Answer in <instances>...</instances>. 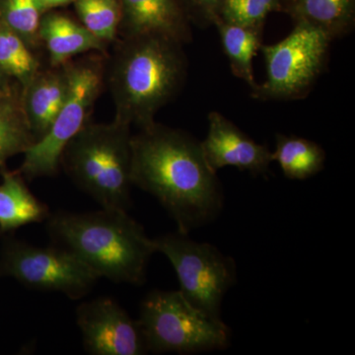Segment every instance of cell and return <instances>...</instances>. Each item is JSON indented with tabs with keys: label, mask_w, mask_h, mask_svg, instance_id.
I'll use <instances>...</instances> for the list:
<instances>
[{
	"label": "cell",
	"mask_w": 355,
	"mask_h": 355,
	"mask_svg": "<svg viewBox=\"0 0 355 355\" xmlns=\"http://www.w3.org/2000/svg\"><path fill=\"white\" fill-rule=\"evenodd\" d=\"M130 178L184 234L211 223L223 210L217 173L207 164L200 141L183 130L154 123L132 135Z\"/></svg>",
	"instance_id": "1"
},
{
	"label": "cell",
	"mask_w": 355,
	"mask_h": 355,
	"mask_svg": "<svg viewBox=\"0 0 355 355\" xmlns=\"http://www.w3.org/2000/svg\"><path fill=\"white\" fill-rule=\"evenodd\" d=\"M46 225L55 245L76 254L100 279L114 284H144L149 261L157 253L144 226L125 210L57 211Z\"/></svg>",
	"instance_id": "2"
},
{
	"label": "cell",
	"mask_w": 355,
	"mask_h": 355,
	"mask_svg": "<svg viewBox=\"0 0 355 355\" xmlns=\"http://www.w3.org/2000/svg\"><path fill=\"white\" fill-rule=\"evenodd\" d=\"M183 44L158 34L119 39L108 71L116 120L141 128L178 94L188 71Z\"/></svg>",
	"instance_id": "3"
},
{
	"label": "cell",
	"mask_w": 355,
	"mask_h": 355,
	"mask_svg": "<svg viewBox=\"0 0 355 355\" xmlns=\"http://www.w3.org/2000/svg\"><path fill=\"white\" fill-rule=\"evenodd\" d=\"M132 137L130 125L116 119L88 121L62 151L60 167L102 209L132 205Z\"/></svg>",
	"instance_id": "4"
},
{
	"label": "cell",
	"mask_w": 355,
	"mask_h": 355,
	"mask_svg": "<svg viewBox=\"0 0 355 355\" xmlns=\"http://www.w3.org/2000/svg\"><path fill=\"white\" fill-rule=\"evenodd\" d=\"M139 311L148 352L193 354L230 345L232 333L227 324L191 306L179 291L149 292Z\"/></svg>",
	"instance_id": "5"
},
{
	"label": "cell",
	"mask_w": 355,
	"mask_h": 355,
	"mask_svg": "<svg viewBox=\"0 0 355 355\" xmlns=\"http://www.w3.org/2000/svg\"><path fill=\"white\" fill-rule=\"evenodd\" d=\"M103 53L67 62L69 91L48 132L24 153L18 172L25 179L53 177L60 168L64 147L88 123L104 85L107 67Z\"/></svg>",
	"instance_id": "6"
},
{
	"label": "cell",
	"mask_w": 355,
	"mask_h": 355,
	"mask_svg": "<svg viewBox=\"0 0 355 355\" xmlns=\"http://www.w3.org/2000/svg\"><path fill=\"white\" fill-rule=\"evenodd\" d=\"M156 252L170 261L182 295L193 307L214 319L221 320V306L237 282L232 257L207 242H197L178 231L153 239Z\"/></svg>",
	"instance_id": "7"
},
{
	"label": "cell",
	"mask_w": 355,
	"mask_h": 355,
	"mask_svg": "<svg viewBox=\"0 0 355 355\" xmlns=\"http://www.w3.org/2000/svg\"><path fill=\"white\" fill-rule=\"evenodd\" d=\"M331 39L319 28L295 22L286 39L261 48L266 65L265 83L252 90L261 101H291L305 98L328 62Z\"/></svg>",
	"instance_id": "8"
},
{
	"label": "cell",
	"mask_w": 355,
	"mask_h": 355,
	"mask_svg": "<svg viewBox=\"0 0 355 355\" xmlns=\"http://www.w3.org/2000/svg\"><path fill=\"white\" fill-rule=\"evenodd\" d=\"M0 277H11L40 291H55L77 300L100 279L76 254L64 248L38 247L8 239L0 254Z\"/></svg>",
	"instance_id": "9"
},
{
	"label": "cell",
	"mask_w": 355,
	"mask_h": 355,
	"mask_svg": "<svg viewBox=\"0 0 355 355\" xmlns=\"http://www.w3.org/2000/svg\"><path fill=\"white\" fill-rule=\"evenodd\" d=\"M83 347L91 355H142L148 352L139 320L118 302L101 297L81 303L76 311Z\"/></svg>",
	"instance_id": "10"
},
{
	"label": "cell",
	"mask_w": 355,
	"mask_h": 355,
	"mask_svg": "<svg viewBox=\"0 0 355 355\" xmlns=\"http://www.w3.org/2000/svg\"><path fill=\"white\" fill-rule=\"evenodd\" d=\"M200 146L207 164L216 173L233 166L260 176L266 175L272 162L268 146L254 141L219 112L209 114V130Z\"/></svg>",
	"instance_id": "11"
},
{
	"label": "cell",
	"mask_w": 355,
	"mask_h": 355,
	"mask_svg": "<svg viewBox=\"0 0 355 355\" xmlns=\"http://www.w3.org/2000/svg\"><path fill=\"white\" fill-rule=\"evenodd\" d=\"M121 38L158 34L181 44L191 41V24L179 0H120Z\"/></svg>",
	"instance_id": "12"
},
{
	"label": "cell",
	"mask_w": 355,
	"mask_h": 355,
	"mask_svg": "<svg viewBox=\"0 0 355 355\" xmlns=\"http://www.w3.org/2000/svg\"><path fill=\"white\" fill-rule=\"evenodd\" d=\"M21 90L23 108L37 141L50 130L67 98L69 91L67 62L49 69H40L29 84Z\"/></svg>",
	"instance_id": "13"
},
{
	"label": "cell",
	"mask_w": 355,
	"mask_h": 355,
	"mask_svg": "<svg viewBox=\"0 0 355 355\" xmlns=\"http://www.w3.org/2000/svg\"><path fill=\"white\" fill-rule=\"evenodd\" d=\"M39 35L40 42L50 55L51 67L64 64L91 51L105 53L107 48V44L96 38L81 23L62 14L43 16Z\"/></svg>",
	"instance_id": "14"
},
{
	"label": "cell",
	"mask_w": 355,
	"mask_h": 355,
	"mask_svg": "<svg viewBox=\"0 0 355 355\" xmlns=\"http://www.w3.org/2000/svg\"><path fill=\"white\" fill-rule=\"evenodd\" d=\"M0 184V234L32 223H41L51 212L43 202L35 197L19 172L1 167Z\"/></svg>",
	"instance_id": "15"
},
{
	"label": "cell",
	"mask_w": 355,
	"mask_h": 355,
	"mask_svg": "<svg viewBox=\"0 0 355 355\" xmlns=\"http://www.w3.org/2000/svg\"><path fill=\"white\" fill-rule=\"evenodd\" d=\"M284 10L295 22L319 28L331 41L354 28L355 0H287Z\"/></svg>",
	"instance_id": "16"
},
{
	"label": "cell",
	"mask_w": 355,
	"mask_h": 355,
	"mask_svg": "<svg viewBox=\"0 0 355 355\" xmlns=\"http://www.w3.org/2000/svg\"><path fill=\"white\" fill-rule=\"evenodd\" d=\"M214 26L218 30L232 73L253 90L258 85L254 77L253 60L263 46V28L230 24L219 18Z\"/></svg>",
	"instance_id": "17"
},
{
	"label": "cell",
	"mask_w": 355,
	"mask_h": 355,
	"mask_svg": "<svg viewBox=\"0 0 355 355\" xmlns=\"http://www.w3.org/2000/svg\"><path fill=\"white\" fill-rule=\"evenodd\" d=\"M326 151L312 140L288 135H277L272 162L282 168L287 179L304 181L319 174L326 163Z\"/></svg>",
	"instance_id": "18"
},
{
	"label": "cell",
	"mask_w": 355,
	"mask_h": 355,
	"mask_svg": "<svg viewBox=\"0 0 355 355\" xmlns=\"http://www.w3.org/2000/svg\"><path fill=\"white\" fill-rule=\"evenodd\" d=\"M36 142L22 104L20 86L0 96V167L7 159L24 154Z\"/></svg>",
	"instance_id": "19"
},
{
	"label": "cell",
	"mask_w": 355,
	"mask_h": 355,
	"mask_svg": "<svg viewBox=\"0 0 355 355\" xmlns=\"http://www.w3.org/2000/svg\"><path fill=\"white\" fill-rule=\"evenodd\" d=\"M0 69L26 87L41 69L31 48L0 18Z\"/></svg>",
	"instance_id": "20"
},
{
	"label": "cell",
	"mask_w": 355,
	"mask_h": 355,
	"mask_svg": "<svg viewBox=\"0 0 355 355\" xmlns=\"http://www.w3.org/2000/svg\"><path fill=\"white\" fill-rule=\"evenodd\" d=\"M81 24L96 38L108 44L120 36V0H76Z\"/></svg>",
	"instance_id": "21"
},
{
	"label": "cell",
	"mask_w": 355,
	"mask_h": 355,
	"mask_svg": "<svg viewBox=\"0 0 355 355\" xmlns=\"http://www.w3.org/2000/svg\"><path fill=\"white\" fill-rule=\"evenodd\" d=\"M39 0H2L0 18L34 50L40 42V26L44 13Z\"/></svg>",
	"instance_id": "22"
},
{
	"label": "cell",
	"mask_w": 355,
	"mask_h": 355,
	"mask_svg": "<svg viewBox=\"0 0 355 355\" xmlns=\"http://www.w3.org/2000/svg\"><path fill=\"white\" fill-rule=\"evenodd\" d=\"M284 10V0H225L219 19L244 27H265L266 17Z\"/></svg>",
	"instance_id": "23"
},
{
	"label": "cell",
	"mask_w": 355,
	"mask_h": 355,
	"mask_svg": "<svg viewBox=\"0 0 355 355\" xmlns=\"http://www.w3.org/2000/svg\"><path fill=\"white\" fill-rule=\"evenodd\" d=\"M225 0H179L190 24L200 28L210 27L220 15L221 7Z\"/></svg>",
	"instance_id": "24"
},
{
	"label": "cell",
	"mask_w": 355,
	"mask_h": 355,
	"mask_svg": "<svg viewBox=\"0 0 355 355\" xmlns=\"http://www.w3.org/2000/svg\"><path fill=\"white\" fill-rule=\"evenodd\" d=\"M17 86H20L19 84L15 83L3 70L0 69V96L11 92Z\"/></svg>",
	"instance_id": "25"
},
{
	"label": "cell",
	"mask_w": 355,
	"mask_h": 355,
	"mask_svg": "<svg viewBox=\"0 0 355 355\" xmlns=\"http://www.w3.org/2000/svg\"><path fill=\"white\" fill-rule=\"evenodd\" d=\"M74 1L76 0H39L40 4L43 7L44 11L55 8V7L69 6L70 3H74Z\"/></svg>",
	"instance_id": "26"
},
{
	"label": "cell",
	"mask_w": 355,
	"mask_h": 355,
	"mask_svg": "<svg viewBox=\"0 0 355 355\" xmlns=\"http://www.w3.org/2000/svg\"><path fill=\"white\" fill-rule=\"evenodd\" d=\"M287 1V0H284V6H286V2Z\"/></svg>",
	"instance_id": "27"
}]
</instances>
